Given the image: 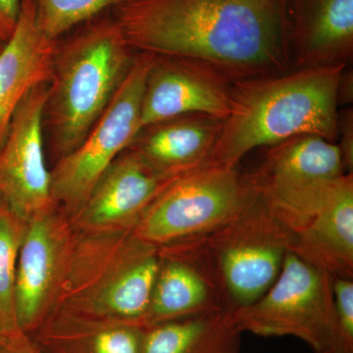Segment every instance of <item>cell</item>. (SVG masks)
<instances>
[{
	"mask_svg": "<svg viewBox=\"0 0 353 353\" xmlns=\"http://www.w3.org/2000/svg\"><path fill=\"white\" fill-rule=\"evenodd\" d=\"M112 16L136 52L199 60L234 82L292 70L285 0H125Z\"/></svg>",
	"mask_w": 353,
	"mask_h": 353,
	"instance_id": "obj_1",
	"label": "cell"
},
{
	"mask_svg": "<svg viewBox=\"0 0 353 353\" xmlns=\"http://www.w3.org/2000/svg\"><path fill=\"white\" fill-rule=\"evenodd\" d=\"M347 66L292 69L236 81L208 165L234 168L248 153L301 134L338 139V88Z\"/></svg>",
	"mask_w": 353,
	"mask_h": 353,
	"instance_id": "obj_2",
	"label": "cell"
},
{
	"mask_svg": "<svg viewBox=\"0 0 353 353\" xmlns=\"http://www.w3.org/2000/svg\"><path fill=\"white\" fill-rule=\"evenodd\" d=\"M58 41L43 117L61 157L76 150L126 78L134 51L104 13Z\"/></svg>",
	"mask_w": 353,
	"mask_h": 353,
	"instance_id": "obj_3",
	"label": "cell"
},
{
	"mask_svg": "<svg viewBox=\"0 0 353 353\" xmlns=\"http://www.w3.org/2000/svg\"><path fill=\"white\" fill-rule=\"evenodd\" d=\"M253 173L205 165L173 179L146 208L132 238L161 246L211 234L259 194Z\"/></svg>",
	"mask_w": 353,
	"mask_h": 353,
	"instance_id": "obj_4",
	"label": "cell"
},
{
	"mask_svg": "<svg viewBox=\"0 0 353 353\" xmlns=\"http://www.w3.org/2000/svg\"><path fill=\"white\" fill-rule=\"evenodd\" d=\"M202 239L229 312L268 290L292 241V232L261 190L240 214Z\"/></svg>",
	"mask_w": 353,
	"mask_h": 353,
	"instance_id": "obj_5",
	"label": "cell"
},
{
	"mask_svg": "<svg viewBox=\"0 0 353 353\" xmlns=\"http://www.w3.org/2000/svg\"><path fill=\"white\" fill-rule=\"evenodd\" d=\"M332 277L292 252L265 294L231 311L236 328L261 336H294L314 352H347L334 312Z\"/></svg>",
	"mask_w": 353,
	"mask_h": 353,
	"instance_id": "obj_6",
	"label": "cell"
},
{
	"mask_svg": "<svg viewBox=\"0 0 353 353\" xmlns=\"http://www.w3.org/2000/svg\"><path fill=\"white\" fill-rule=\"evenodd\" d=\"M152 54L138 52L110 103L76 150L60 158L51 173V192L80 210L99 179L141 131V109Z\"/></svg>",
	"mask_w": 353,
	"mask_h": 353,
	"instance_id": "obj_7",
	"label": "cell"
},
{
	"mask_svg": "<svg viewBox=\"0 0 353 353\" xmlns=\"http://www.w3.org/2000/svg\"><path fill=\"white\" fill-rule=\"evenodd\" d=\"M48 90L39 85L21 102L0 146V199L27 222L50 214L55 202L43 152Z\"/></svg>",
	"mask_w": 353,
	"mask_h": 353,
	"instance_id": "obj_8",
	"label": "cell"
},
{
	"mask_svg": "<svg viewBox=\"0 0 353 353\" xmlns=\"http://www.w3.org/2000/svg\"><path fill=\"white\" fill-rule=\"evenodd\" d=\"M252 173L262 194L285 219L313 203L347 172L336 143L301 134L267 148L263 161Z\"/></svg>",
	"mask_w": 353,
	"mask_h": 353,
	"instance_id": "obj_9",
	"label": "cell"
},
{
	"mask_svg": "<svg viewBox=\"0 0 353 353\" xmlns=\"http://www.w3.org/2000/svg\"><path fill=\"white\" fill-rule=\"evenodd\" d=\"M234 81L192 58L152 55L141 109V130L187 114L226 119Z\"/></svg>",
	"mask_w": 353,
	"mask_h": 353,
	"instance_id": "obj_10",
	"label": "cell"
},
{
	"mask_svg": "<svg viewBox=\"0 0 353 353\" xmlns=\"http://www.w3.org/2000/svg\"><path fill=\"white\" fill-rule=\"evenodd\" d=\"M290 252L332 277L353 279V174L333 181L301 212L283 219Z\"/></svg>",
	"mask_w": 353,
	"mask_h": 353,
	"instance_id": "obj_11",
	"label": "cell"
},
{
	"mask_svg": "<svg viewBox=\"0 0 353 353\" xmlns=\"http://www.w3.org/2000/svg\"><path fill=\"white\" fill-rule=\"evenodd\" d=\"M161 248L167 250L159 252V272L143 329L160 323L227 311L202 236Z\"/></svg>",
	"mask_w": 353,
	"mask_h": 353,
	"instance_id": "obj_12",
	"label": "cell"
},
{
	"mask_svg": "<svg viewBox=\"0 0 353 353\" xmlns=\"http://www.w3.org/2000/svg\"><path fill=\"white\" fill-rule=\"evenodd\" d=\"M292 69L348 66L353 0H285Z\"/></svg>",
	"mask_w": 353,
	"mask_h": 353,
	"instance_id": "obj_13",
	"label": "cell"
},
{
	"mask_svg": "<svg viewBox=\"0 0 353 353\" xmlns=\"http://www.w3.org/2000/svg\"><path fill=\"white\" fill-rule=\"evenodd\" d=\"M57 46L39 29L34 0H22L15 32L0 54V146L21 102L50 83Z\"/></svg>",
	"mask_w": 353,
	"mask_h": 353,
	"instance_id": "obj_14",
	"label": "cell"
},
{
	"mask_svg": "<svg viewBox=\"0 0 353 353\" xmlns=\"http://www.w3.org/2000/svg\"><path fill=\"white\" fill-rule=\"evenodd\" d=\"M224 119L187 114L148 125L129 150L152 171L175 179L208 165Z\"/></svg>",
	"mask_w": 353,
	"mask_h": 353,
	"instance_id": "obj_15",
	"label": "cell"
},
{
	"mask_svg": "<svg viewBox=\"0 0 353 353\" xmlns=\"http://www.w3.org/2000/svg\"><path fill=\"white\" fill-rule=\"evenodd\" d=\"M173 179L158 175L128 148L99 179L79 210L85 227H132Z\"/></svg>",
	"mask_w": 353,
	"mask_h": 353,
	"instance_id": "obj_16",
	"label": "cell"
},
{
	"mask_svg": "<svg viewBox=\"0 0 353 353\" xmlns=\"http://www.w3.org/2000/svg\"><path fill=\"white\" fill-rule=\"evenodd\" d=\"M65 248L64 230L51 213L28 221L15 280L16 316L25 333L41 319L50 301Z\"/></svg>",
	"mask_w": 353,
	"mask_h": 353,
	"instance_id": "obj_17",
	"label": "cell"
},
{
	"mask_svg": "<svg viewBox=\"0 0 353 353\" xmlns=\"http://www.w3.org/2000/svg\"><path fill=\"white\" fill-rule=\"evenodd\" d=\"M127 260L104 289L97 306L104 314L143 327L160 268L159 248L136 239Z\"/></svg>",
	"mask_w": 353,
	"mask_h": 353,
	"instance_id": "obj_18",
	"label": "cell"
},
{
	"mask_svg": "<svg viewBox=\"0 0 353 353\" xmlns=\"http://www.w3.org/2000/svg\"><path fill=\"white\" fill-rule=\"evenodd\" d=\"M241 334L228 311L192 316L145 329L141 353L236 352Z\"/></svg>",
	"mask_w": 353,
	"mask_h": 353,
	"instance_id": "obj_19",
	"label": "cell"
},
{
	"mask_svg": "<svg viewBox=\"0 0 353 353\" xmlns=\"http://www.w3.org/2000/svg\"><path fill=\"white\" fill-rule=\"evenodd\" d=\"M26 229L27 221L0 199V334L21 330L16 316L15 280Z\"/></svg>",
	"mask_w": 353,
	"mask_h": 353,
	"instance_id": "obj_20",
	"label": "cell"
},
{
	"mask_svg": "<svg viewBox=\"0 0 353 353\" xmlns=\"http://www.w3.org/2000/svg\"><path fill=\"white\" fill-rule=\"evenodd\" d=\"M125 0H34L37 22L48 38L58 41L79 26Z\"/></svg>",
	"mask_w": 353,
	"mask_h": 353,
	"instance_id": "obj_21",
	"label": "cell"
},
{
	"mask_svg": "<svg viewBox=\"0 0 353 353\" xmlns=\"http://www.w3.org/2000/svg\"><path fill=\"white\" fill-rule=\"evenodd\" d=\"M145 330L126 323L101 330L92 341V353H141Z\"/></svg>",
	"mask_w": 353,
	"mask_h": 353,
	"instance_id": "obj_22",
	"label": "cell"
},
{
	"mask_svg": "<svg viewBox=\"0 0 353 353\" xmlns=\"http://www.w3.org/2000/svg\"><path fill=\"white\" fill-rule=\"evenodd\" d=\"M334 312L341 345L347 352H353V280L333 277Z\"/></svg>",
	"mask_w": 353,
	"mask_h": 353,
	"instance_id": "obj_23",
	"label": "cell"
},
{
	"mask_svg": "<svg viewBox=\"0 0 353 353\" xmlns=\"http://www.w3.org/2000/svg\"><path fill=\"white\" fill-rule=\"evenodd\" d=\"M338 139L336 143L343 158L345 170L348 174L352 173L353 168V113L352 110H345L339 113ZM336 139V141H338Z\"/></svg>",
	"mask_w": 353,
	"mask_h": 353,
	"instance_id": "obj_24",
	"label": "cell"
},
{
	"mask_svg": "<svg viewBox=\"0 0 353 353\" xmlns=\"http://www.w3.org/2000/svg\"><path fill=\"white\" fill-rule=\"evenodd\" d=\"M22 0H0V39L8 43L17 26Z\"/></svg>",
	"mask_w": 353,
	"mask_h": 353,
	"instance_id": "obj_25",
	"label": "cell"
},
{
	"mask_svg": "<svg viewBox=\"0 0 353 353\" xmlns=\"http://www.w3.org/2000/svg\"><path fill=\"white\" fill-rule=\"evenodd\" d=\"M0 353H38L26 336L25 332L0 334Z\"/></svg>",
	"mask_w": 353,
	"mask_h": 353,
	"instance_id": "obj_26",
	"label": "cell"
},
{
	"mask_svg": "<svg viewBox=\"0 0 353 353\" xmlns=\"http://www.w3.org/2000/svg\"><path fill=\"white\" fill-rule=\"evenodd\" d=\"M352 71H348L347 67L341 73L338 88L339 105L350 103L352 101L353 88Z\"/></svg>",
	"mask_w": 353,
	"mask_h": 353,
	"instance_id": "obj_27",
	"label": "cell"
},
{
	"mask_svg": "<svg viewBox=\"0 0 353 353\" xmlns=\"http://www.w3.org/2000/svg\"><path fill=\"white\" fill-rule=\"evenodd\" d=\"M4 46H6V43L0 39V54H1L2 50H3Z\"/></svg>",
	"mask_w": 353,
	"mask_h": 353,
	"instance_id": "obj_28",
	"label": "cell"
},
{
	"mask_svg": "<svg viewBox=\"0 0 353 353\" xmlns=\"http://www.w3.org/2000/svg\"><path fill=\"white\" fill-rule=\"evenodd\" d=\"M224 353H236V352H224Z\"/></svg>",
	"mask_w": 353,
	"mask_h": 353,
	"instance_id": "obj_29",
	"label": "cell"
}]
</instances>
